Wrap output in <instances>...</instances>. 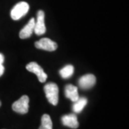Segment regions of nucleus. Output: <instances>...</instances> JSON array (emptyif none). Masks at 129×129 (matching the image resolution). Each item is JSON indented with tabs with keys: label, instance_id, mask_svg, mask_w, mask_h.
I'll return each mask as SVG.
<instances>
[{
	"label": "nucleus",
	"instance_id": "4468645a",
	"mask_svg": "<svg viewBox=\"0 0 129 129\" xmlns=\"http://www.w3.org/2000/svg\"><path fill=\"white\" fill-rule=\"evenodd\" d=\"M5 72V68L2 64H0V76H2Z\"/></svg>",
	"mask_w": 129,
	"mask_h": 129
},
{
	"label": "nucleus",
	"instance_id": "ddd939ff",
	"mask_svg": "<svg viewBox=\"0 0 129 129\" xmlns=\"http://www.w3.org/2000/svg\"><path fill=\"white\" fill-rule=\"evenodd\" d=\"M74 73V68L73 65L68 64L65 67L62 68L60 70V76L62 78H70Z\"/></svg>",
	"mask_w": 129,
	"mask_h": 129
},
{
	"label": "nucleus",
	"instance_id": "0eeeda50",
	"mask_svg": "<svg viewBox=\"0 0 129 129\" xmlns=\"http://www.w3.org/2000/svg\"><path fill=\"white\" fill-rule=\"evenodd\" d=\"M96 78L95 75L92 74H87L82 76L79 79L78 84L79 86L83 89H88L92 88L95 84Z\"/></svg>",
	"mask_w": 129,
	"mask_h": 129
},
{
	"label": "nucleus",
	"instance_id": "2eb2a0df",
	"mask_svg": "<svg viewBox=\"0 0 129 129\" xmlns=\"http://www.w3.org/2000/svg\"><path fill=\"white\" fill-rule=\"evenodd\" d=\"M4 60H5V57H4V56H3L2 54H1V53H0V64H3Z\"/></svg>",
	"mask_w": 129,
	"mask_h": 129
},
{
	"label": "nucleus",
	"instance_id": "423d86ee",
	"mask_svg": "<svg viewBox=\"0 0 129 129\" xmlns=\"http://www.w3.org/2000/svg\"><path fill=\"white\" fill-rule=\"evenodd\" d=\"M37 49L46 51H55L57 48V45L55 42L52 41L49 38H42L35 43Z\"/></svg>",
	"mask_w": 129,
	"mask_h": 129
},
{
	"label": "nucleus",
	"instance_id": "39448f33",
	"mask_svg": "<svg viewBox=\"0 0 129 129\" xmlns=\"http://www.w3.org/2000/svg\"><path fill=\"white\" fill-rule=\"evenodd\" d=\"M34 32L37 35H42L46 32V27L45 24V13L42 10L37 12V21L35 22Z\"/></svg>",
	"mask_w": 129,
	"mask_h": 129
},
{
	"label": "nucleus",
	"instance_id": "f257e3e1",
	"mask_svg": "<svg viewBox=\"0 0 129 129\" xmlns=\"http://www.w3.org/2000/svg\"><path fill=\"white\" fill-rule=\"evenodd\" d=\"M44 90L48 101L53 106L57 105L59 88L55 83H49L46 84L44 87Z\"/></svg>",
	"mask_w": 129,
	"mask_h": 129
},
{
	"label": "nucleus",
	"instance_id": "dca6fc26",
	"mask_svg": "<svg viewBox=\"0 0 129 129\" xmlns=\"http://www.w3.org/2000/svg\"><path fill=\"white\" fill-rule=\"evenodd\" d=\"M1 105H2V103H1V101H0V106H1Z\"/></svg>",
	"mask_w": 129,
	"mask_h": 129
},
{
	"label": "nucleus",
	"instance_id": "f8f14e48",
	"mask_svg": "<svg viewBox=\"0 0 129 129\" xmlns=\"http://www.w3.org/2000/svg\"><path fill=\"white\" fill-rule=\"evenodd\" d=\"M39 129H52V122L50 116L47 114H44L41 119V125Z\"/></svg>",
	"mask_w": 129,
	"mask_h": 129
},
{
	"label": "nucleus",
	"instance_id": "20e7f679",
	"mask_svg": "<svg viewBox=\"0 0 129 129\" xmlns=\"http://www.w3.org/2000/svg\"><path fill=\"white\" fill-rule=\"evenodd\" d=\"M26 68L28 71L31 72L32 73H35L38 78V80L41 83H45L47 78V75L45 73V71L42 68L41 66H40L37 62H32L30 63L27 64Z\"/></svg>",
	"mask_w": 129,
	"mask_h": 129
},
{
	"label": "nucleus",
	"instance_id": "6e6552de",
	"mask_svg": "<svg viewBox=\"0 0 129 129\" xmlns=\"http://www.w3.org/2000/svg\"><path fill=\"white\" fill-rule=\"evenodd\" d=\"M62 124L71 128H77L79 126V123L78 121V118L75 114H68L64 115L62 117Z\"/></svg>",
	"mask_w": 129,
	"mask_h": 129
},
{
	"label": "nucleus",
	"instance_id": "7ed1b4c3",
	"mask_svg": "<svg viewBox=\"0 0 129 129\" xmlns=\"http://www.w3.org/2000/svg\"><path fill=\"white\" fill-rule=\"evenodd\" d=\"M29 99L27 95L22 96L18 101H15L12 104L13 111L20 114H25L29 110Z\"/></svg>",
	"mask_w": 129,
	"mask_h": 129
},
{
	"label": "nucleus",
	"instance_id": "9b49d317",
	"mask_svg": "<svg viewBox=\"0 0 129 129\" xmlns=\"http://www.w3.org/2000/svg\"><path fill=\"white\" fill-rule=\"evenodd\" d=\"M88 103V100L85 98H79L75 102H74L73 106V111L78 113L83 111V108L85 107V106Z\"/></svg>",
	"mask_w": 129,
	"mask_h": 129
},
{
	"label": "nucleus",
	"instance_id": "9d476101",
	"mask_svg": "<svg viewBox=\"0 0 129 129\" xmlns=\"http://www.w3.org/2000/svg\"><path fill=\"white\" fill-rule=\"evenodd\" d=\"M64 94L66 98L70 99L73 102H75L79 98L78 88L73 85H67L64 88Z\"/></svg>",
	"mask_w": 129,
	"mask_h": 129
},
{
	"label": "nucleus",
	"instance_id": "f03ea898",
	"mask_svg": "<svg viewBox=\"0 0 129 129\" xmlns=\"http://www.w3.org/2000/svg\"><path fill=\"white\" fill-rule=\"evenodd\" d=\"M29 9V6L25 2H20L11 10V17L14 20H18L27 14Z\"/></svg>",
	"mask_w": 129,
	"mask_h": 129
},
{
	"label": "nucleus",
	"instance_id": "1a4fd4ad",
	"mask_svg": "<svg viewBox=\"0 0 129 129\" xmlns=\"http://www.w3.org/2000/svg\"><path fill=\"white\" fill-rule=\"evenodd\" d=\"M35 19L32 18L28 22L25 27L20 31L19 32V37L21 39H27L30 37L32 34L34 32L35 29Z\"/></svg>",
	"mask_w": 129,
	"mask_h": 129
}]
</instances>
